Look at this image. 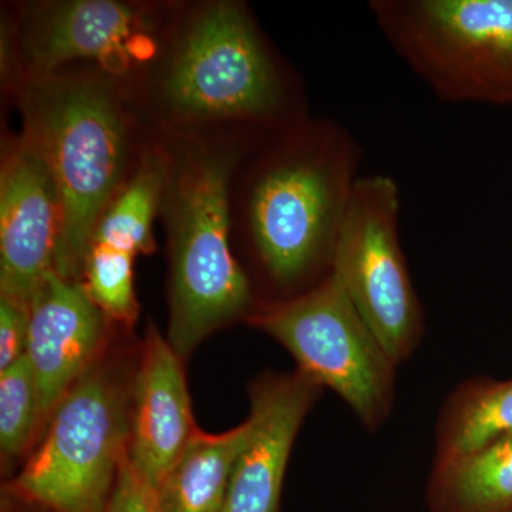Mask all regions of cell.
<instances>
[{"mask_svg": "<svg viewBox=\"0 0 512 512\" xmlns=\"http://www.w3.org/2000/svg\"><path fill=\"white\" fill-rule=\"evenodd\" d=\"M22 134L45 158L62 201L55 271L82 282L93 229L136 171L153 131L130 84L93 66H69L8 89Z\"/></svg>", "mask_w": 512, "mask_h": 512, "instance_id": "3957f363", "label": "cell"}, {"mask_svg": "<svg viewBox=\"0 0 512 512\" xmlns=\"http://www.w3.org/2000/svg\"><path fill=\"white\" fill-rule=\"evenodd\" d=\"M103 512L164 511L157 488L131 466L126 456Z\"/></svg>", "mask_w": 512, "mask_h": 512, "instance_id": "ac0fdd59", "label": "cell"}, {"mask_svg": "<svg viewBox=\"0 0 512 512\" xmlns=\"http://www.w3.org/2000/svg\"><path fill=\"white\" fill-rule=\"evenodd\" d=\"M400 190L390 175L357 180L333 255L332 272L396 366L424 330L399 235Z\"/></svg>", "mask_w": 512, "mask_h": 512, "instance_id": "9c48e42d", "label": "cell"}, {"mask_svg": "<svg viewBox=\"0 0 512 512\" xmlns=\"http://www.w3.org/2000/svg\"><path fill=\"white\" fill-rule=\"evenodd\" d=\"M30 326V303L0 295V370L26 355Z\"/></svg>", "mask_w": 512, "mask_h": 512, "instance_id": "d6986e66", "label": "cell"}, {"mask_svg": "<svg viewBox=\"0 0 512 512\" xmlns=\"http://www.w3.org/2000/svg\"><path fill=\"white\" fill-rule=\"evenodd\" d=\"M40 424L39 393L28 356L0 370V450L3 461L19 457Z\"/></svg>", "mask_w": 512, "mask_h": 512, "instance_id": "e0dca14e", "label": "cell"}, {"mask_svg": "<svg viewBox=\"0 0 512 512\" xmlns=\"http://www.w3.org/2000/svg\"><path fill=\"white\" fill-rule=\"evenodd\" d=\"M362 157L348 128L308 116L261 138L239 167L232 235L281 299L308 291L332 269Z\"/></svg>", "mask_w": 512, "mask_h": 512, "instance_id": "7a4b0ae2", "label": "cell"}, {"mask_svg": "<svg viewBox=\"0 0 512 512\" xmlns=\"http://www.w3.org/2000/svg\"><path fill=\"white\" fill-rule=\"evenodd\" d=\"M134 93L148 127L165 136L264 137L309 116L298 74L238 0L181 3Z\"/></svg>", "mask_w": 512, "mask_h": 512, "instance_id": "6da1fadb", "label": "cell"}, {"mask_svg": "<svg viewBox=\"0 0 512 512\" xmlns=\"http://www.w3.org/2000/svg\"><path fill=\"white\" fill-rule=\"evenodd\" d=\"M62 221L45 158L22 133L9 136L0 163V295L32 301L55 271Z\"/></svg>", "mask_w": 512, "mask_h": 512, "instance_id": "30bf717a", "label": "cell"}, {"mask_svg": "<svg viewBox=\"0 0 512 512\" xmlns=\"http://www.w3.org/2000/svg\"><path fill=\"white\" fill-rule=\"evenodd\" d=\"M429 505L433 512L512 510V434L466 456L437 460Z\"/></svg>", "mask_w": 512, "mask_h": 512, "instance_id": "9a60e30c", "label": "cell"}, {"mask_svg": "<svg viewBox=\"0 0 512 512\" xmlns=\"http://www.w3.org/2000/svg\"><path fill=\"white\" fill-rule=\"evenodd\" d=\"M106 313L82 282L49 272L30 301L28 356L39 393L40 424L94 365L107 335Z\"/></svg>", "mask_w": 512, "mask_h": 512, "instance_id": "8fae6325", "label": "cell"}, {"mask_svg": "<svg viewBox=\"0 0 512 512\" xmlns=\"http://www.w3.org/2000/svg\"><path fill=\"white\" fill-rule=\"evenodd\" d=\"M505 512H512V510H510V511H505Z\"/></svg>", "mask_w": 512, "mask_h": 512, "instance_id": "ffe728a7", "label": "cell"}, {"mask_svg": "<svg viewBox=\"0 0 512 512\" xmlns=\"http://www.w3.org/2000/svg\"><path fill=\"white\" fill-rule=\"evenodd\" d=\"M130 394L127 457L158 488L198 429L181 356L156 326H148Z\"/></svg>", "mask_w": 512, "mask_h": 512, "instance_id": "4fadbf2b", "label": "cell"}, {"mask_svg": "<svg viewBox=\"0 0 512 512\" xmlns=\"http://www.w3.org/2000/svg\"><path fill=\"white\" fill-rule=\"evenodd\" d=\"M369 9L440 100L512 106V0H372Z\"/></svg>", "mask_w": 512, "mask_h": 512, "instance_id": "8992f818", "label": "cell"}, {"mask_svg": "<svg viewBox=\"0 0 512 512\" xmlns=\"http://www.w3.org/2000/svg\"><path fill=\"white\" fill-rule=\"evenodd\" d=\"M247 320L284 345L299 372L339 394L370 430L389 416L396 363L332 272L292 298L256 302Z\"/></svg>", "mask_w": 512, "mask_h": 512, "instance_id": "52a82bcc", "label": "cell"}, {"mask_svg": "<svg viewBox=\"0 0 512 512\" xmlns=\"http://www.w3.org/2000/svg\"><path fill=\"white\" fill-rule=\"evenodd\" d=\"M437 433V460L466 456L511 436L512 379L461 384L444 406Z\"/></svg>", "mask_w": 512, "mask_h": 512, "instance_id": "2e32d148", "label": "cell"}, {"mask_svg": "<svg viewBox=\"0 0 512 512\" xmlns=\"http://www.w3.org/2000/svg\"><path fill=\"white\" fill-rule=\"evenodd\" d=\"M251 417L221 434L197 430L160 487L164 512H222L239 454L252 433Z\"/></svg>", "mask_w": 512, "mask_h": 512, "instance_id": "5bb4252c", "label": "cell"}, {"mask_svg": "<svg viewBox=\"0 0 512 512\" xmlns=\"http://www.w3.org/2000/svg\"><path fill=\"white\" fill-rule=\"evenodd\" d=\"M178 2L37 0L2 19V77L20 80L93 66L136 90L167 43Z\"/></svg>", "mask_w": 512, "mask_h": 512, "instance_id": "5b68a950", "label": "cell"}, {"mask_svg": "<svg viewBox=\"0 0 512 512\" xmlns=\"http://www.w3.org/2000/svg\"><path fill=\"white\" fill-rule=\"evenodd\" d=\"M157 134V133H156ZM160 215L170 259L168 342L181 357L256 302L232 251L235 175L261 138L242 133L165 136Z\"/></svg>", "mask_w": 512, "mask_h": 512, "instance_id": "277c9868", "label": "cell"}, {"mask_svg": "<svg viewBox=\"0 0 512 512\" xmlns=\"http://www.w3.org/2000/svg\"><path fill=\"white\" fill-rule=\"evenodd\" d=\"M130 397L94 365L57 404L10 490L53 512H103L128 447Z\"/></svg>", "mask_w": 512, "mask_h": 512, "instance_id": "ba28073f", "label": "cell"}, {"mask_svg": "<svg viewBox=\"0 0 512 512\" xmlns=\"http://www.w3.org/2000/svg\"><path fill=\"white\" fill-rule=\"evenodd\" d=\"M319 386L309 377H266L252 389V433L239 454L222 512H279L296 434Z\"/></svg>", "mask_w": 512, "mask_h": 512, "instance_id": "7c38bea8", "label": "cell"}]
</instances>
